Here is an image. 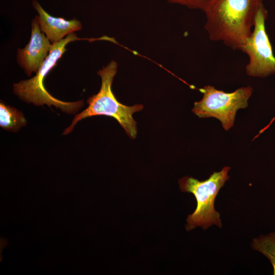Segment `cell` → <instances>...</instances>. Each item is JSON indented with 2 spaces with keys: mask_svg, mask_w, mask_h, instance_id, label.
<instances>
[{
  "mask_svg": "<svg viewBox=\"0 0 275 275\" xmlns=\"http://www.w3.org/2000/svg\"><path fill=\"white\" fill-rule=\"evenodd\" d=\"M263 0H210L204 12L210 39L240 50L252 32Z\"/></svg>",
  "mask_w": 275,
  "mask_h": 275,
  "instance_id": "1",
  "label": "cell"
},
{
  "mask_svg": "<svg viewBox=\"0 0 275 275\" xmlns=\"http://www.w3.org/2000/svg\"><path fill=\"white\" fill-rule=\"evenodd\" d=\"M118 68V64L112 61L105 67L97 72L101 78V86L97 94L87 100L88 106L77 114L71 125L63 132H71L75 125L81 119L98 115H104L115 118L125 130L127 134L134 139L137 134L136 122L132 115L143 108L142 104L127 106L120 103L112 91V85Z\"/></svg>",
  "mask_w": 275,
  "mask_h": 275,
  "instance_id": "2",
  "label": "cell"
},
{
  "mask_svg": "<svg viewBox=\"0 0 275 275\" xmlns=\"http://www.w3.org/2000/svg\"><path fill=\"white\" fill-rule=\"evenodd\" d=\"M230 168L227 166L219 172H214L204 181L188 176L179 180L180 190L193 194L197 201L195 211L187 218L185 228L187 231L198 226L203 230L212 225L222 227L220 213L215 210L214 204L219 190L230 178L228 172Z\"/></svg>",
  "mask_w": 275,
  "mask_h": 275,
  "instance_id": "3",
  "label": "cell"
},
{
  "mask_svg": "<svg viewBox=\"0 0 275 275\" xmlns=\"http://www.w3.org/2000/svg\"><path fill=\"white\" fill-rule=\"evenodd\" d=\"M77 37L74 33L67 36L60 41L52 44L49 54L42 66L32 78L23 80L13 84V91L21 100L35 105L47 104L54 105L65 113L74 114L84 105L83 101L65 102L52 96L45 89L43 85L45 77L56 65L58 60L66 51L65 46L71 42L82 40Z\"/></svg>",
  "mask_w": 275,
  "mask_h": 275,
  "instance_id": "4",
  "label": "cell"
},
{
  "mask_svg": "<svg viewBox=\"0 0 275 275\" xmlns=\"http://www.w3.org/2000/svg\"><path fill=\"white\" fill-rule=\"evenodd\" d=\"M199 90L203 96L200 101L194 103L192 112L199 118L217 119L226 131L233 127L237 111L248 106L253 93L251 86L241 87L231 93L210 85Z\"/></svg>",
  "mask_w": 275,
  "mask_h": 275,
  "instance_id": "5",
  "label": "cell"
},
{
  "mask_svg": "<svg viewBox=\"0 0 275 275\" xmlns=\"http://www.w3.org/2000/svg\"><path fill=\"white\" fill-rule=\"evenodd\" d=\"M267 17L268 12L262 1L255 17L252 32L240 49L249 57L245 71L250 76L265 77L275 74V57L265 29Z\"/></svg>",
  "mask_w": 275,
  "mask_h": 275,
  "instance_id": "6",
  "label": "cell"
},
{
  "mask_svg": "<svg viewBox=\"0 0 275 275\" xmlns=\"http://www.w3.org/2000/svg\"><path fill=\"white\" fill-rule=\"evenodd\" d=\"M52 44L42 33L37 19L32 22L31 37L28 44L22 49L18 48L17 60L28 76L37 73L48 56Z\"/></svg>",
  "mask_w": 275,
  "mask_h": 275,
  "instance_id": "7",
  "label": "cell"
},
{
  "mask_svg": "<svg viewBox=\"0 0 275 275\" xmlns=\"http://www.w3.org/2000/svg\"><path fill=\"white\" fill-rule=\"evenodd\" d=\"M33 6L38 13L35 17L40 29L51 44L60 41L65 36L82 28L81 23L76 19L66 20L63 18L51 16L43 9L37 0L33 1Z\"/></svg>",
  "mask_w": 275,
  "mask_h": 275,
  "instance_id": "8",
  "label": "cell"
},
{
  "mask_svg": "<svg viewBox=\"0 0 275 275\" xmlns=\"http://www.w3.org/2000/svg\"><path fill=\"white\" fill-rule=\"evenodd\" d=\"M26 124L23 114L2 102L0 103V126L4 129L15 132Z\"/></svg>",
  "mask_w": 275,
  "mask_h": 275,
  "instance_id": "9",
  "label": "cell"
},
{
  "mask_svg": "<svg viewBox=\"0 0 275 275\" xmlns=\"http://www.w3.org/2000/svg\"><path fill=\"white\" fill-rule=\"evenodd\" d=\"M172 4H179L190 9L204 11L210 0H168Z\"/></svg>",
  "mask_w": 275,
  "mask_h": 275,
  "instance_id": "10",
  "label": "cell"
}]
</instances>
